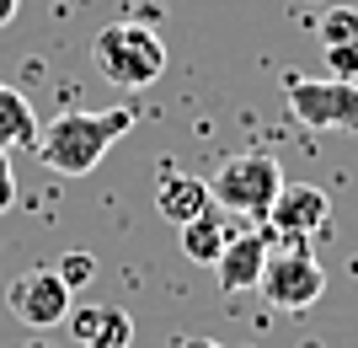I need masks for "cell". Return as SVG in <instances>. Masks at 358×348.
<instances>
[{
    "mask_svg": "<svg viewBox=\"0 0 358 348\" xmlns=\"http://www.w3.org/2000/svg\"><path fill=\"white\" fill-rule=\"evenodd\" d=\"M64 327H70L75 348H134V316L123 305H107V300L70 305Z\"/></svg>",
    "mask_w": 358,
    "mask_h": 348,
    "instance_id": "obj_8",
    "label": "cell"
},
{
    "mask_svg": "<svg viewBox=\"0 0 358 348\" xmlns=\"http://www.w3.org/2000/svg\"><path fill=\"white\" fill-rule=\"evenodd\" d=\"M6 305H11V316L22 321V327L48 333V327H64V316H70V305H75V289L64 284L54 268H27V273L11 279Z\"/></svg>",
    "mask_w": 358,
    "mask_h": 348,
    "instance_id": "obj_6",
    "label": "cell"
},
{
    "mask_svg": "<svg viewBox=\"0 0 358 348\" xmlns=\"http://www.w3.org/2000/svg\"><path fill=\"white\" fill-rule=\"evenodd\" d=\"M134 107H102V113H59L48 118V129L38 134V155H43L48 172L59 177H86V172L102 167V155L118 145L129 129H134Z\"/></svg>",
    "mask_w": 358,
    "mask_h": 348,
    "instance_id": "obj_1",
    "label": "cell"
},
{
    "mask_svg": "<svg viewBox=\"0 0 358 348\" xmlns=\"http://www.w3.org/2000/svg\"><path fill=\"white\" fill-rule=\"evenodd\" d=\"M284 97L305 129L321 134H358V81H310V76H284Z\"/></svg>",
    "mask_w": 358,
    "mask_h": 348,
    "instance_id": "obj_4",
    "label": "cell"
},
{
    "mask_svg": "<svg viewBox=\"0 0 358 348\" xmlns=\"http://www.w3.org/2000/svg\"><path fill=\"white\" fill-rule=\"evenodd\" d=\"M16 204V177H11V151H0V214Z\"/></svg>",
    "mask_w": 358,
    "mask_h": 348,
    "instance_id": "obj_16",
    "label": "cell"
},
{
    "mask_svg": "<svg viewBox=\"0 0 358 348\" xmlns=\"http://www.w3.org/2000/svg\"><path fill=\"white\" fill-rule=\"evenodd\" d=\"M177 348H224V343H214V337H182Z\"/></svg>",
    "mask_w": 358,
    "mask_h": 348,
    "instance_id": "obj_18",
    "label": "cell"
},
{
    "mask_svg": "<svg viewBox=\"0 0 358 348\" xmlns=\"http://www.w3.org/2000/svg\"><path fill=\"white\" fill-rule=\"evenodd\" d=\"M315 38H321V48H331V43H353V38H358V6H331V11L321 16Z\"/></svg>",
    "mask_w": 358,
    "mask_h": 348,
    "instance_id": "obj_13",
    "label": "cell"
},
{
    "mask_svg": "<svg viewBox=\"0 0 358 348\" xmlns=\"http://www.w3.org/2000/svg\"><path fill=\"white\" fill-rule=\"evenodd\" d=\"M331 220V198L321 193V188H310V182H294V188H278V198H273L268 209V230L278 236V242H310L315 230H327Z\"/></svg>",
    "mask_w": 358,
    "mask_h": 348,
    "instance_id": "obj_7",
    "label": "cell"
},
{
    "mask_svg": "<svg viewBox=\"0 0 358 348\" xmlns=\"http://www.w3.org/2000/svg\"><path fill=\"white\" fill-rule=\"evenodd\" d=\"M16 11H22V0H0V27H11Z\"/></svg>",
    "mask_w": 358,
    "mask_h": 348,
    "instance_id": "obj_17",
    "label": "cell"
},
{
    "mask_svg": "<svg viewBox=\"0 0 358 348\" xmlns=\"http://www.w3.org/2000/svg\"><path fill=\"white\" fill-rule=\"evenodd\" d=\"M257 289H262V300L278 305V311H310V305L321 300V289H327V273L310 258V246L294 242V246H284L278 258H268Z\"/></svg>",
    "mask_w": 358,
    "mask_h": 348,
    "instance_id": "obj_5",
    "label": "cell"
},
{
    "mask_svg": "<svg viewBox=\"0 0 358 348\" xmlns=\"http://www.w3.org/2000/svg\"><path fill=\"white\" fill-rule=\"evenodd\" d=\"M230 220H224V209H209L198 214V220H187L182 225V252H187V263H198V268H214L220 263V252L230 246Z\"/></svg>",
    "mask_w": 358,
    "mask_h": 348,
    "instance_id": "obj_11",
    "label": "cell"
},
{
    "mask_svg": "<svg viewBox=\"0 0 358 348\" xmlns=\"http://www.w3.org/2000/svg\"><path fill=\"white\" fill-rule=\"evenodd\" d=\"M155 209H161V220H171V225H187V220L214 209V193H209V182L193 177V172H166L161 188H155Z\"/></svg>",
    "mask_w": 358,
    "mask_h": 348,
    "instance_id": "obj_10",
    "label": "cell"
},
{
    "mask_svg": "<svg viewBox=\"0 0 358 348\" xmlns=\"http://www.w3.org/2000/svg\"><path fill=\"white\" fill-rule=\"evenodd\" d=\"M0 151H38V113L6 81H0Z\"/></svg>",
    "mask_w": 358,
    "mask_h": 348,
    "instance_id": "obj_12",
    "label": "cell"
},
{
    "mask_svg": "<svg viewBox=\"0 0 358 348\" xmlns=\"http://www.w3.org/2000/svg\"><path fill=\"white\" fill-rule=\"evenodd\" d=\"M278 188H284V172H278V161H273V155H262V151L230 155V161H224V167L209 177L214 209L246 214V220H268Z\"/></svg>",
    "mask_w": 358,
    "mask_h": 348,
    "instance_id": "obj_3",
    "label": "cell"
},
{
    "mask_svg": "<svg viewBox=\"0 0 358 348\" xmlns=\"http://www.w3.org/2000/svg\"><path fill=\"white\" fill-rule=\"evenodd\" d=\"M54 273H59V279H64L70 289H86L91 279H96V258H86V252H64Z\"/></svg>",
    "mask_w": 358,
    "mask_h": 348,
    "instance_id": "obj_14",
    "label": "cell"
},
{
    "mask_svg": "<svg viewBox=\"0 0 358 348\" xmlns=\"http://www.w3.org/2000/svg\"><path fill=\"white\" fill-rule=\"evenodd\" d=\"M262 268H268V236H262V230H241V236H230V246H224L220 263H214V273H220V289H224V295L257 289Z\"/></svg>",
    "mask_w": 358,
    "mask_h": 348,
    "instance_id": "obj_9",
    "label": "cell"
},
{
    "mask_svg": "<svg viewBox=\"0 0 358 348\" xmlns=\"http://www.w3.org/2000/svg\"><path fill=\"white\" fill-rule=\"evenodd\" d=\"M327 70L337 81H358V38L353 43H331L327 48Z\"/></svg>",
    "mask_w": 358,
    "mask_h": 348,
    "instance_id": "obj_15",
    "label": "cell"
},
{
    "mask_svg": "<svg viewBox=\"0 0 358 348\" xmlns=\"http://www.w3.org/2000/svg\"><path fill=\"white\" fill-rule=\"evenodd\" d=\"M27 348H59V343H48V337H32V343Z\"/></svg>",
    "mask_w": 358,
    "mask_h": 348,
    "instance_id": "obj_19",
    "label": "cell"
},
{
    "mask_svg": "<svg viewBox=\"0 0 358 348\" xmlns=\"http://www.w3.org/2000/svg\"><path fill=\"white\" fill-rule=\"evenodd\" d=\"M91 60L102 70V81H113L123 91H145L166 76V43L145 22H107L91 38Z\"/></svg>",
    "mask_w": 358,
    "mask_h": 348,
    "instance_id": "obj_2",
    "label": "cell"
}]
</instances>
